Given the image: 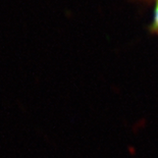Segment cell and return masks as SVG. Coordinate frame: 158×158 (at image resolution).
Returning a JSON list of instances; mask_svg holds the SVG:
<instances>
[{
    "mask_svg": "<svg viewBox=\"0 0 158 158\" xmlns=\"http://www.w3.org/2000/svg\"><path fill=\"white\" fill-rule=\"evenodd\" d=\"M152 29L154 30V32L158 33V0H155V10H154V19H153Z\"/></svg>",
    "mask_w": 158,
    "mask_h": 158,
    "instance_id": "cell-1",
    "label": "cell"
}]
</instances>
